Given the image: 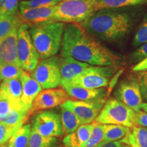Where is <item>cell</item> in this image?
<instances>
[{
  "label": "cell",
  "instance_id": "46",
  "mask_svg": "<svg viewBox=\"0 0 147 147\" xmlns=\"http://www.w3.org/2000/svg\"><path fill=\"white\" fill-rule=\"evenodd\" d=\"M0 82H1V80H0Z\"/></svg>",
  "mask_w": 147,
  "mask_h": 147
},
{
  "label": "cell",
  "instance_id": "38",
  "mask_svg": "<svg viewBox=\"0 0 147 147\" xmlns=\"http://www.w3.org/2000/svg\"><path fill=\"white\" fill-rule=\"evenodd\" d=\"M144 70H147V57L138 63H136L132 67V71L134 72H139Z\"/></svg>",
  "mask_w": 147,
  "mask_h": 147
},
{
  "label": "cell",
  "instance_id": "16",
  "mask_svg": "<svg viewBox=\"0 0 147 147\" xmlns=\"http://www.w3.org/2000/svg\"><path fill=\"white\" fill-rule=\"evenodd\" d=\"M64 89L71 100L89 101L99 100L106 98L108 94L106 88H99V89H87L77 85L71 84H62L61 85Z\"/></svg>",
  "mask_w": 147,
  "mask_h": 147
},
{
  "label": "cell",
  "instance_id": "41",
  "mask_svg": "<svg viewBox=\"0 0 147 147\" xmlns=\"http://www.w3.org/2000/svg\"><path fill=\"white\" fill-rule=\"evenodd\" d=\"M3 17H4V16H3V12H2V10H1V7H0V20H1V18H3Z\"/></svg>",
  "mask_w": 147,
  "mask_h": 147
},
{
  "label": "cell",
  "instance_id": "45",
  "mask_svg": "<svg viewBox=\"0 0 147 147\" xmlns=\"http://www.w3.org/2000/svg\"><path fill=\"white\" fill-rule=\"evenodd\" d=\"M0 1H3V0H0Z\"/></svg>",
  "mask_w": 147,
  "mask_h": 147
},
{
  "label": "cell",
  "instance_id": "27",
  "mask_svg": "<svg viewBox=\"0 0 147 147\" xmlns=\"http://www.w3.org/2000/svg\"><path fill=\"white\" fill-rule=\"evenodd\" d=\"M93 129L91 136L84 147H96L104 140V125L93 122Z\"/></svg>",
  "mask_w": 147,
  "mask_h": 147
},
{
  "label": "cell",
  "instance_id": "9",
  "mask_svg": "<svg viewBox=\"0 0 147 147\" xmlns=\"http://www.w3.org/2000/svg\"><path fill=\"white\" fill-rule=\"evenodd\" d=\"M117 69L116 66L92 65L87 73L65 84L80 86L87 89L106 88L110 83V78L116 73Z\"/></svg>",
  "mask_w": 147,
  "mask_h": 147
},
{
  "label": "cell",
  "instance_id": "22",
  "mask_svg": "<svg viewBox=\"0 0 147 147\" xmlns=\"http://www.w3.org/2000/svg\"><path fill=\"white\" fill-rule=\"evenodd\" d=\"M103 125L104 131L103 141H120L131 131V128L126 126L111 124Z\"/></svg>",
  "mask_w": 147,
  "mask_h": 147
},
{
  "label": "cell",
  "instance_id": "11",
  "mask_svg": "<svg viewBox=\"0 0 147 147\" xmlns=\"http://www.w3.org/2000/svg\"><path fill=\"white\" fill-rule=\"evenodd\" d=\"M106 98L95 100L80 101L69 99L60 106L71 110L82 125L93 123L98 117L106 102Z\"/></svg>",
  "mask_w": 147,
  "mask_h": 147
},
{
  "label": "cell",
  "instance_id": "40",
  "mask_svg": "<svg viewBox=\"0 0 147 147\" xmlns=\"http://www.w3.org/2000/svg\"><path fill=\"white\" fill-rule=\"evenodd\" d=\"M140 109H141V110H142V111L146 112L147 113V103L143 102L142 104V105H141Z\"/></svg>",
  "mask_w": 147,
  "mask_h": 147
},
{
  "label": "cell",
  "instance_id": "33",
  "mask_svg": "<svg viewBox=\"0 0 147 147\" xmlns=\"http://www.w3.org/2000/svg\"><path fill=\"white\" fill-rule=\"evenodd\" d=\"M131 132L135 138L139 147H147V129L143 127L134 126Z\"/></svg>",
  "mask_w": 147,
  "mask_h": 147
},
{
  "label": "cell",
  "instance_id": "25",
  "mask_svg": "<svg viewBox=\"0 0 147 147\" xmlns=\"http://www.w3.org/2000/svg\"><path fill=\"white\" fill-rule=\"evenodd\" d=\"M58 142L57 138L43 136L32 127L27 147H55Z\"/></svg>",
  "mask_w": 147,
  "mask_h": 147
},
{
  "label": "cell",
  "instance_id": "8",
  "mask_svg": "<svg viewBox=\"0 0 147 147\" xmlns=\"http://www.w3.org/2000/svg\"><path fill=\"white\" fill-rule=\"evenodd\" d=\"M30 75L42 89L57 88L61 84V74L59 57L55 56L42 59Z\"/></svg>",
  "mask_w": 147,
  "mask_h": 147
},
{
  "label": "cell",
  "instance_id": "35",
  "mask_svg": "<svg viewBox=\"0 0 147 147\" xmlns=\"http://www.w3.org/2000/svg\"><path fill=\"white\" fill-rule=\"evenodd\" d=\"M143 102L147 103V70L137 72Z\"/></svg>",
  "mask_w": 147,
  "mask_h": 147
},
{
  "label": "cell",
  "instance_id": "29",
  "mask_svg": "<svg viewBox=\"0 0 147 147\" xmlns=\"http://www.w3.org/2000/svg\"><path fill=\"white\" fill-rule=\"evenodd\" d=\"M59 2V0H21L19 2V9L53 6Z\"/></svg>",
  "mask_w": 147,
  "mask_h": 147
},
{
  "label": "cell",
  "instance_id": "47",
  "mask_svg": "<svg viewBox=\"0 0 147 147\" xmlns=\"http://www.w3.org/2000/svg\"></svg>",
  "mask_w": 147,
  "mask_h": 147
},
{
  "label": "cell",
  "instance_id": "6",
  "mask_svg": "<svg viewBox=\"0 0 147 147\" xmlns=\"http://www.w3.org/2000/svg\"><path fill=\"white\" fill-rule=\"evenodd\" d=\"M17 56L20 67L27 72L34 70L40 61V56L33 44L29 26L23 23L18 30Z\"/></svg>",
  "mask_w": 147,
  "mask_h": 147
},
{
  "label": "cell",
  "instance_id": "43",
  "mask_svg": "<svg viewBox=\"0 0 147 147\" xmlns=\"http://www.w3.org/2000/svg\"><path fill=\"white\" fill-rule=\"evenodd\" d=\"M65 1V0H59L60 2H61V1Z\"/></svg>",
  "mask_w": 147,
  "mask_h": 147
},
{
  "label": "cell",
  "instance_id": "28",
  "mask_svg": "<svg viewBox=\"0 0 147 147\" xmlns=\"http://www.w3.org/2000/svg\"><path fill=\"white\" fill-rule=\"evenodd\" d=\"M147 42V13L134 36L132 45L138 48Z\"/></svg>",
  "mask_w": 147,
  "mask_h": 147
},
{
  "label": "cell",
  "instance_id": "13",
  "mask_svg": "<svg viewBox=\"0 0 147 147\" xmlns=\"http://www.w3.org/2000/svg\"><path fill=\"white\" fill-rule=\"evenodd\" d=\"M61 74V84L67 83L74 79L87 73L91 68L92 65L79 61L65 55L59 57Z\"/></svg>",
  "mask_w": 147,
  "mask_h": 147
},
{
  "label": "cell",
  "instance_id": "34",
  "mask_svg": "<svg viewBox=\"0 0 147 147\" xmlns=\"http://www.w3.org/2000/svg\"><path fill=\"white\" fill-rule=\"evenodd\" d=\"M147 57V42H145L135 50L130 55V61L131 63H137L143 59Z\"/></svg>",
  "mask_w": 147,
  "mask_h": 147
},
{
  "label": "cell",
  "instance_id": "5",
  "mask_svg": "<svg viewBox=\"0 0 147 147\" xmlns=\"http://www.w3.org/2000/svg\"><path fill=\"white\" fill-rule=\"evenodd\" d=\"M135 111L117 100L110 98L106 101L104 107L94 122L100 124L123 125L131 128L134 126Z\"/></svg>",
  "mask_w": 147,
  "mask_h": 147
},
{
  "label": "cell",
  "instance_id": "24",
  "mask_svg": "<svg viewBox=\"0 0 147 147\" xmlns=\"http://www.w3.org/2000/svg\"><path fill=\"white\" fill-rule=\"evenodd\" d=\"M98 9L121 8L147 4V0H96Z\"/></svg>",
  "mask_w": 147,
  "mask_h": 147
},
{
  "label": "cell",
  "instance_id": "21",
  "mask_svg": "<svg viewBox=\"0 0 147 147\" xmlns=\"http://www.w3.org/2000/svg\"><path fill=\"white\" fill-rule=\"evenodd\" d=\"M60 108L61 121L64 135L75 131L79 127L82 125V123L71 110L62 106H60Z\"/></svg>",
  "mask_w": 147,
  "mask_h": 147
},
{
  "label": "cell",
  "instance_id": "2",
  "mask_svg": "<svg viewBox=\"0 0 147 147\" xmlns=\"http://www.w3.org/2000/svg\"><path fill=\"white\" fill-rule=\"evenodd\" d=\"M121 8H101L79 25L96 40L108 42L120 41L134 26L131 13Z\"/></svg>",
  "mask_w": 147,
  "mask_h": 147
},
{
  "label": "cell",
  "instance_id": "10",
  "mask_svg": "<svg viewBox=\"0 0 147 147\" xmlns=\"http://www.w3.org/2000/svg\"><path fill=\"white\" fill-rule=\"evenodd\" d=\"M32 127L45 137H61L64 135L60 115L54 110H42L33 117Z\"/></svg>",
  "mask_w": 147,
  "mask_h": 147
},
{
  "label": "cell",
  "instance_id": "19",
  "mask_svg": "<svg viewBox=\"0 0 147 147\" xmlns=\"http://www.w3.org/2000/svg\"><path fill=\"white\" fill-rule=\"evenodd\" d=\"M0 96L14 104H22V82L20 78L8 79L0 82Z\"/></svg>",
  "mask_w": 147,
  "mask_h": 147
},
{
  "label": "cell",
  "instance_id": "12",
  "mask_svg": "<svg viewBox=\"0 0 147 147\" xmlns=\"http://www.w3.org/2000/svg\"><path fill=\"white\" fill-rule=\"evenodd\" d=\"M67 93L62 88L43 89L37 95L30 109L31 115L34 113L52 109L69 100Z\"/></svg>",
  "mask_w": 147,
  "mask_h": 147
},
{
  "label": "cell",
  "instance_id": "37",
  "mask_svg": "<svg viewBox=\"0 0 147 147\" xmlns=\"http://www.w3.org/2000/svg\"><path fill=\"white\" fill-rule=\"evenodd\" d=\"M120 141L122 143H123V144H128L129 146H130L131 147H139L138 144H137L135 138H134V135L132 134L131 131L124 138L121 140Z\"/></svg>",
  "mask_w": 147,
  "mask_h": 147
},
{
  "label": "cell",
  "instance_id": "48",
  "mask_svg": "<svg viewBox=\"0 0 147 147\" xmlns=\"http://www.w3.org/2000/svg\"><path fill=\"white\" fill-rule=\"evenodd\" d=\"M146 129H147V128H146Z\"/></svg>",
  "mask_w": 147,
  "mask_h": 147
},
{
  "label": "cell",
  "instance_id": "36",
  "mask_svg": "<svg viewBox=\"0 0 147 147\" xmlns=\"http://www.w3.org/2000/svg\"><path fill=\"white\" fill-rule=\"evenodd\" d=\"M134 126L143 127L147 128V113L146 112L140 110L135 112L134 115Z\"/></svg>",
  "mask_w": 147,
  "mask_h": 147
},
{
  "label": "cell",
  "instance_id": "20",
  "mask_svg": "<svg viewBox=\"0 0 147 147\" xmlns=\"http://www.w3.org/2000/svg\"><path fill=\"white\" fill-rule=\"evenodd\" d=\"M32 131V125L25 123L22 125L10 138L5 147H27Z\"/></svg>",
  "mask_w": 147,
  "mask_h": 147
},
{
  "label": "cell",
  "instance_id": "4",
  "mask_svg": "<svg viewBox=\"0 0 147 147\" xmlns=\"http://www.w3.org/2000/svg\"><path fill=\"white\" fill-rule=\"evenodd\" d=\"M98 10L96 0H65L55 5V21L79 24Z\"/></svg>",
  "mask_w": 147,
  "mask_h": 147
},
{
  "label": "cell",
  "instance_id": "31",
  "mask_svg": "<svg viewBox=\"0 0 147 147\" xmlns=\"http://www.w3.org/2000/svg\"><path fill=\"white\" fill-rule=\"evenodd\" d=\"M20 127H12L0 122V146H4L12 137V136Z\"/></svg>",
  "mask_w": 147,
  "mask_h": 147
},
{
  "label": "cell",
  "instance_id": "1",
  "mask_svg": "<svg viewBox=\"0 0 147 147\" xmlns=\"http://www.w3.org/2000/svg\"><path fill=\"white\" fill-rule=\"evenodd\" d=\"M61 55L97 66H116L119 57L102 46L78 23L65 24Z\"/></svg>",
  "mask_w": 147,
  "mask_h": 147
},
{
  "label": "cell",
  "instance_id": "44",
  "mask_svg": "<svg viewBox=\"0 0 147 147\" xmlns=\"http://www.w3.org/2000/svg\"><path fill=\"white\" fill-rule=\"evenodd\" d=\"M0 147H5V145H4V146H0Z\"/></svg>",
  "mask_w": 147,
  "mask_h": 147
},
{
  "label": "cell",
  "instance_id": "18",
  "mask_svg": "<svg viewBox=\"0 0 147 147\" xmlns=\"http://www.w3.org/2000/svg\"><path fill=\"white\" fill-rule=\"evenodd\" d=\"M93 126V123L81 125L75 131L66 134L63 138V146L84 147L91 136Z\"/></svg>",
  "mask_w": 147,
  "mask_h": 147
},
{
  "label": "cell",
  "instance_id": "39",
  "mask_svg": "<svg viewBox=\"0 0 147 147\" xmlns=\"http://www.w3.org/2000/svg\"><path fill=\"white\" fill-rule=\"evenodd\" d=\"M123 143L121 141H113V142H108V141H102L96 147H122Z\"/></svg>",
  "mask_w": 147,
  "mask_h": 147
},
{
  "label": "cell",
  "instance_id": "7",
  "mask_svg": "<svg viewBox=\"0 0 147 147\" xmlns=\"http://www.w3.org/2000/svg\"><path fill=\"white\" fill-rule=\"evenodd\" d=\"M114 96L135 112L141 110L143 100L137 74L129 75L121 80L116 86Z\"/></svg>",
  "mask_w": 147,
  "mask_h": 147
},
{
  "label": "cell",
  "instance_id": "30",
  "mask_svg": "<svg viewBox=\"0 0 147 147\" xmlns=\"http://www.w3.org/2000/svg\"><path fill=\"white\" fill-rule=\"evenodd\" d=\"M25 110L29 111L24 107L23 104H16L7 100L6 98L0 96V120L6 117L12 110ZM30 112V111H29ZM31 114V113H30Z\"/></svg>",
  "mask_w": 147,
  "mask_h": 147
},
{
  "label": "cell",
  "instance_id": "14",
  "mask_svg": "<svg viewBox=\"0 0 147 147\" xmlns=\"http://www.w3.org/2000/svg\"><path fill=\"white\" fill-rule=\"evenodd\" d=\"M55 5L27 9H19V15L23 23L29 27L55 21Z\"/></svg>",
  "mask_w": 147,
  "mask_h": 147
},
{
  "label": "cell",
  "instance_id": "17",
  "mask_svg": "<svg viewBox=\"0 0 147 147\" xmlns=\"http://www.w3.org/2000/svg\"><path fill=\"white\" fill-rule=\"evenodd\" d=\"M22 82L21 103L26 109L30 111L32 104L37 95L42 90L40 84L33 78L30 74L23 70L20 76Z\"/></svg>",
  "mask_w": 147,
  "mask_h": 147
},
{
  "label": "cell",
  "instance_id": "23",
  "mask_svg": "<svg viewBox=\"0 0 147 147\" xmlns=\"http://www.w3.org/2000/svg\"><path fill=\"white\" fill-rule=\"evenodd\" d=\"M23 24L19 13L15 15L7 16L0 20V39L7 36L14 29L19 28Z\"/></svg>",
  "mask_w": 147,
  "mask_h": 147
},
{
  "label": "cell",
  "instance_id": "42",
  "mask_svg": "<svg viewBox=\"0 0 147 147\" xmlns=\"http://www.w3.org/2000/svg\"><path fill=\"white\" fill-rule=\"evenodd\" d=\"M122 147H131V146H129V145H128V144H123V143Z\"/></svg>",
  "mask_w": 147,
  "mask_h": 147
},
{
  "label": "cell",
  "instance_id": "32",
  "mask_svg": "<svg viewBox=\"0 0 147 147\" xmlns=\"http://www.w3.org/2000/svg\"><path fill=\"white\" fill-rule=\"evenodd\" d=\"M1 5L0 7L4 17L19 13V0H3V3Z\"/></svg>",
  "mask_w": 147,
  "mask_h": 147
},
{
  "label": "cell",
  "instance_id": "15",
  "mask_svg": "<svg viewBox=\"0 0 147 147\" xmlns=\"http://www.w3.org/2000/svg\"><path fill=\"white\" fill-rule=\"evenodd\" d=\"M18 28L0 39V65L12 63L19 66L17 56V38Z\"/></svg>",
  "mask_w": 147,
  "mask_h": 147
},
{
  "label": "cell",
  "instance_id": "26",
  "mask_svg": "<svg viewBox=\"0 0 147 147\" xmlns=\"http://www.w3.org/2000/svg\"><path fill=\"white\" fill-rule=\"evenodd\" d=\"M23 69L15 64L8 63L0 65V80L20 78Z\"/></svg>",
  "mask_w": 147,
  "mask_h": 147
},
{
  "label": "cell",
  "instance_id": "3",
  "mask_svg": "<svg viewBox=\"0 0 147 147\" xmlns=\"http://www.w3.org/2000/svg\"><path fill=\"white\" fill-rule=\"evenodd\" d=\"M65 23L53 21L29 27L33 44L40 59L55 56L61 47Z\"/></svg>",
  "mask_w": 147,
  "mask_h": 147
}]
</instances>
